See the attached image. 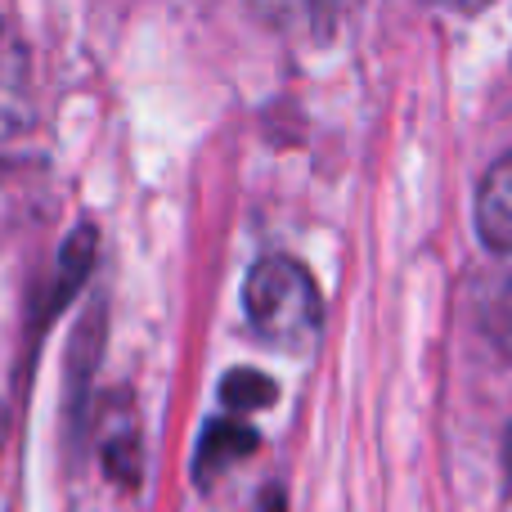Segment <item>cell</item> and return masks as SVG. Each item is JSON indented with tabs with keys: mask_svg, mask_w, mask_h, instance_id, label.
<instances>
[{
	"mask_svg": "<svg viewBox=\"0 0 512 512\" xmlns=\"http://www.w3.org/2000/svg\"><path fill=\"white\" fill-rule=\"evenodd\" d=\"M265 400H274V387L261 378V373L243 369V373H234V378L225 382V405H234V409H256V405H265Z\"/></svg>",
	"mask_w": 512,
	"mask_h": 512,
	"instance_id": "5b68a950",
	"label": "cell"
},
{
	"mask_svg": "<svg viewBox=\"0 0 512 512\" xmlns=\"http://www.w3.org/2000/svg\"><path fill=\"white\" fill-rule=\"evenodd\" d=\"M504 463H508V477H512V427H508V441H504Z\"/></svg>",
	"mask_w": 512,
	"mask_h": 512,
	"instance_id": "52a82bcc",
	"label": "cell"
},
{
	"mask_svg": "<svg viewBox=\"0 0 512 512\" xmlns=\"http://www.w3.org/2000/svg\"><path fill=\"white\" fill-rule=\"evenodd\" d=\"M0 436H5V418H0Z\"/></svg>",
	"mask_w": 512,
	"mask_h": 512,
	"instance_id": "ba28073f",
	"label": "cell"
},
{
	"mask_svg": "<svg viewBox=\"0 0 512 512\" xmlns=\"http://www.w3.org/2000/svg\"><path fill=\"white\" fill-rule=\"evenodd\" d=\"M243 306H248L256 337L292 355L306 351L319 337V324H324V301H319L315 279L292 256H265L252 265Z\"/></svg>",
	"mask_w": 512,
	"mask_h": 512,
	"instance_id": "6da1fadb",
	"label": "cell"
},
{
	"mask_svg": "<svg viewBox=\"0 0 512 512\" xmlns=\"http://www.w3.org/2000/svg\"><path fill=\"white\" fill-rule=\"evenodd\" d=\"M477 230L495 252L512 256V153L486 171L477 189Z\"/></svg>",
	"mask_w": 512,
	"mask_h": 512,
	"instance_id": "3957f363",
	"label": "cell"
},
{
	"mask_svg": "<svg viewBox=\"0 0 512 512\" xmlns=\"http://www.w3.org/2000/svg\"><path fill=\"white\" fill-rule=\"evenodd\" d=\"M432 5H445V9H486L490 0H432Z\"/></svg>",
	"mask_w": 512,
	"mask_h": 512,
	"instance_id": "8992f818",
	"label": "cell"
},
{
	"mask_svg": "<svg viewBox=\"0 0 512 512\" xmlns=\"http://www.w3.org/2000/svg\"><path fill=\"white\" fill-rule=\"evenodd\" d=\"M256 450V432L252 427H239V423H212L198 445V459H194V477L203 486H212L221 477V468H230L234 459H248Z\"/></svg>",
	"mask_w": 512,
	"mask_h": 512,
	"instance_id": "277c9868",
	"label": "cell"
},
{
	"mask_svg": "<svg viewBox=\"0 0 512 512\" xmlns=\"http://www.w3.org/2000/svg\"><path fill=\"white\" fill-rule=\"evenodd\" d=\"M36 122V86L32 59L23 36L9 23H0V140H14Z\"/></svg>",
	"mask_w": 512,
	"mask_h": 512,
	"instance_id": "7a4b0ae2",
	"label": "cell"
}]
</instances>
